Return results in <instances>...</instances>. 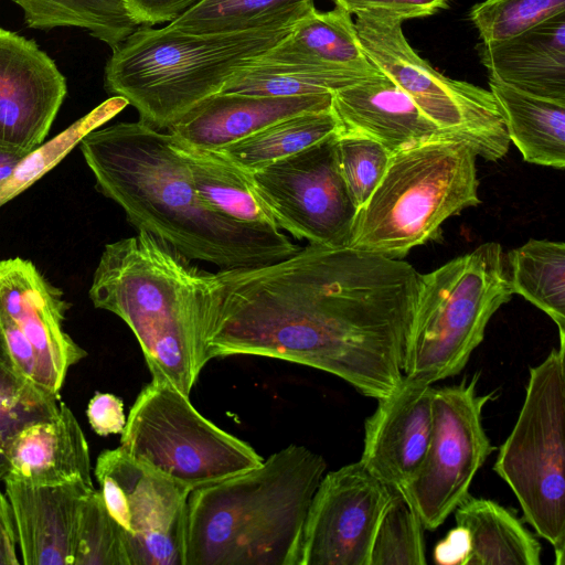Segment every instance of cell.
Returning <instances> with one entry per match:
<instances>
[{"mask_svg":"<svg viewBox=\"0 0 565 565\" xmlns=\"http://www.w3.org/2000/svg\"><path fill=\"white\" fill-rule=\"evenodd\" d=\"M134 459L191 491L262 463L256 450L201 415L166 381L151 380L137 395L120 434Z\"/></svg>","mask_w":565,"mask_h":565,"instance_id":"obj_9","label":"cell"},{"mask_svg":"<svg viewBox=\"0 0 565 565\" xmlns=\"http://www.w3.org/2000/svg\"><path fill=\"white\" fill-rule=\"evenodd\" d=\"M315 0H202L167 25L186 33H222L297 21Z\"/></svg>","mask_w":565,"mask_h":565,"instance_id":"obj_30","label":"cell"},{"mask_svg":"<svg viewBox=\"0 0 565 565\" xmlns=\"http://www.w3.org/2000/svg\"><path fill=\"white\" fill-rule=\"evenodd\" d=\"M212 271L138 232L105 245L89 298L131 329L153 380L185 396L209 363L205 315Z\"/></svg>","mask_w":565,"mask_h":565,"instance_id":"obj_3","label":"cell"},{"mask_svg":"<svg viewBox=\"0 0 565 565\" xmlns=\"http://www.w3.org/2000/svg\"><path fill=\"white\" fill-rule=\"evenodd\" d=\"M58 399L19 374L0 355V482L7 475V440L29 423L54 417Z\"/></svg>","mask_w":565,"mask_h":565,"instance_id":"obj_33","label":"cell"},{"mask_svg":"<svg viewBox=\"0 0 565 565\" xmlns=\"http://www.w3.org/2000/svg\"><path fill=\"white\" fill-rule=\"evenodd\" d=\"M565 12V0H484L475 4L469 18L482 43L513 38Z\"/></svg>","mask_w":565,"mask_h":565,"instance_id":"obj_34","label":"cell"},{"mask_svg":"<svg viewBox=\"0 0 565 565\" xmlns=\"http://www.w3.org/2000/svg\"><path fill=\"white\" fill-rule=\"evenodd\" d=\"M24 565H74L81 516L94 486H33L4 477Z\"/></svg>","mask_w":565,"mask_h":565,"instance_id":"obj_18","label":"cell"},{"mask_svg":"<svg viewBox=\"0 0 565 565\" xmlns=\"http://www.w3.org/2000/svg\"><path fill=\"white\" fill-rule=\"evenodd\" d=\"M28 153L13 146L0 145V184L13 173Z\"/></svg>","mask_w":565,"mask_h":565,"instance_id":"obj_42","label":"cell"},{"mask_svg":"<svg viewBox=\"0 0 565 565\" xmlns=\"http://www.w3.org/2000/svg\"><path fill=\"white\" fill-rule=\"evenodd\" d=\"M175 142L188 162L200 199L209 207L244 225L279 230L257 193L252 172L216 150L194 148L177 139Z\"/></svg>","mask_w":565,"mask_h":565,"instance_id":"obj_25","label":"cell"},{"mask_svg":"<svg viewBox=\"0 0 565 565\" xmlns=\"http://www.w3.org/2000/svg\"><path fill=\"white\" fill-rule=\"evenodd\" d=\"M512 295L507 254L497 242L419 274L404 375L434 384L459 374Z\"/></svg>","mask_w":565,"mask_h":565,"instance_id":"obj_7","label":"cell"},{"mask_svg":"<svg viewBox=\"0 0 565 565\" xmlns=\"http://www.w3.org/2000/svg\"><path fill=\"white\" fill-rule=\"evenodd\" d=\"M94 473L121 530L129 565H184L191 490L120 446L99 454Z\"/></svg>","mask_w":565,"mask_h":565,"instance_id":"obj_11","label":"cell"},{"mask_svg":"<svg viewBox=\"0 0 565 565\" xmlns=\"http://www.w3.org/2000/svg\"><path fill=\"white\" fill-rule=\"evenodd\" d=\"M489 78L565 103V12L503 41L477 45Z\"/></svg>","mask_w":565,"mask_h":565,"instance_id":"obj_22","label":"cell"},{"mask_svg":"<svg viewBox=\"0 0 565 565\" xmlns=\"http://www.w3.org/2000/svg\"><path fill=\"white\" fill-rule=\"evenodd\" d=\"M435 387L404 375L364 424L361 463L391 490L404 491L429 444Z\"/></svg>","mask_w":565,"mask_h":565,"instance_id":"obj_17","label":"cell"},{"mask_svg":"<svg viewBox=\"0 0 565 565\" xmlns=\"http://www.w3.org/2000/svg\"><path fill=\"white\" fill-rule=\"evenodd\" d=\"M473 147L443 138L392 153L385 174L358 210L348 247L403 259L440 238L443 223L480 204Z\"/></svg>","mask_w":565,"mask_h":565,"instance_id":"obj_6","label":"cell"},{"mask_svg":"<svg viewBox=\"0 0 565 565\" xmlns=\"http://www.w3.org/2000/svg\"><path fill=\"white\" fill-rule=\"evenodd\" d=\"M342 131L331 107L284 118L216 151L254 172Z\"/></svg>","mask_w":565,"mask_h":565,"instance_id":"obj_28","label":"cell"},{"mask_svg":"<svg viewBox=\"0 0 565 565\" xmlns=\"http://www.w3.org/2000/svg\"><path fill=\"white\" fill-rule=\"evenodd\" d=\"M337 156L341 175L360 209L385 174L392 152L372 138L342 132L337 140Z\"/></svg>","mask_w":565,"mask_h":565,"instance_id":"obj_36","label":"cell"},{"mask_svg":"<svg viewBox=\"0 0 565 565\" xmlns=\"http://www.w3.org/2000/svg\"><path fill=\"white\" fill-rule=\"evenodd\" d=\"M128 103L115 96L64 131L29 152L13 173L0 184V207L30 188L60 161L92 130L120 111Z\"/></svg>","mask_w":565,"mask_h":565,"instance_id":"obj_31","label":"cell"},{"mask_svg":"<svg viewBox=\"0 0 565 565\" xmlns=\"http://www.w3.org/2000/svg\"><path fill=\"white\" fill-rule=\"evenodd\" d=\"M297 21L198 34L140 25L113 49L105 66V89L136 108L139 120L168 130L274 47Z\"/></svg>","mask_w":565,"mask_h":565,"instance_id":"obj_5","label":"cell"},{"mask_svg":"<svg viewBox=\"0 0 565 565\" xmlns=\"http://www.w3.org/2000/svg\"><path fill=\"white\" fill-rule=\"evenodd\" d=\"M262 58L319 70L344 87L380 72L361 46L352 15L339 7L315 8Z\"/></svg>","mask_w":565,"mask_h":565,"instance_id":"obj_23","label":"cell"},{"mask_svg":"<svg viewBox=\"0 0 565 565\" xmlns=\"http://www.w3.org/2000/svg\"><path fill=\"white\" fill-rule=\"evenodd\" d=\"M18 533L10 502L0 491V565H18Z\"/></svg>","mask_w":565,"mask_h":565,"instance_id":"obj_40","label":"cell"},{"mask_svg":"<svg viewBox=\"0 0 565 565\" xmlns=\"http://www.w3.org/2000/svg\"><path fill=\"white\" fill-rule=\"evenodd\" d=\"M74 565H129L121 530L96 489L83 507Z\"/></svg>","mask_w":565,"mask_h":565,"instance_id":"obj_35","label":"cell"},{"mask_svg":"<svg viewBox=\"0 0 565 565\" xmlns=\"http://www.w3.org/2000/svg\"><path fill=\"white\" fill-rule=\"evenodd\" d=\"M419 273L407 262L308 244L291 256L212 273L205 354L310 366L376 401L404 376Z\"/></svg>","mask_w":565,"mask_h":565,"instance_id":"obj_1","label":"cell"},{"mask_svg":"<svg viewBox=\"0 0 565 565\" xmlns=\"http://www.w3.org/2000/svg\"><path fill=\"white\" fill-rule=\"evenodd\" d=\"M339 135L252 172L277 227L309 244L348 247L351 239L359 209L340 172Z\"/></svg>","mask_w":565,"mask_h":565,"instance_id":"obj_13","label":"cell"},{"mask_svg":"<svg viewBox=\"0 0 565 565\" xmlns=\"http://www.w3.org/2000/svg\"><path fill=\"white\" fill-rule=\"evenodd\" d=\"M424 526L408 497L391 490L372 544L370 565L426 564Z\"/></svg>","mask_w":565,"mask_h":565,"instance_id":"obj_32","label":"cell"},{"mask_svg":"<svg viewBox=\"0 0 565 565\" xmlns=\"http://www.w3.org/2000/svg\"><path fill=\"white\" fill-rule=\"evenodd\" d=\"M36 267L21 257L0 260V311L29 341L39 360L43 387L60 397L71 366L87 352L65 331L68 303Z\"/></svg>","mask_w":565,"mask_h":565,"instance_id":"obj_16","label":"cell"},{"mask_svg":"<svg viewBox=\"0 0 565 565\" xmlns=\"http://www.w3.org/2000/svg\"><path fill=\"white\" fill-rule=\"evenodd\" d=\"M403 20L387 11L355 14V29L370 62L387 75L437 127L465 139L478 157L502 159L510 146L503 117L489 89L446 77L406 40Z\"/></svg>","mask_w":565,"mask_h":565,"instance_id":"obj_10","label":"cell"},{"mask_svg":"<svg viewBox=\"0 0 565 565\" xmlns=\"http://www.w3.org/2000/svg\"><path fill=\"white\" fill-rule=\"evenodd\" d=\"M323 457L291 444L257 467L192 490L184 565H298Z\"/></svg>","mask_w":565,"mask_h":565,"instance_id":"obj_4","label":"cell"},{"mask_svg":"<svg viewBox=\"0 0 565 565\" xmlns=\"http://www.w3.org/2000/svg\"><path fill=\"white\" fill-rule=\"evenodd\" d=\"M7 475L33 486L82 482L94 486L85 435L73 412L60 402L57 414L24 425L3 449Z\"/></svg>","mask_w":565,"mask_h":565,"instance_id":"obj_21","label":"cell"},{"mask_svg":"<svg viewBox=\"0 0 565 565\" xmlns=\"http://www.w3.org/2000/svg\"><path fill=\"white\" fill-rule=\"evenodd\" d=\"M66 90L64 75L33 40L0 28V145L39 147Z\"/></svg>","mask_w":565,"mask_h":565,"instance_id":"obj_15","label":"cell"},{"mask_svg":"<svg viewBox=\"0 0 565 565\" xmlns=\"http://www.w3.org/2000/svg\"><path fill=\"white\" fill-rule=\"evenodd\" d=\"M342 132L372 138L392 153L443 138H458L430 121L387 75L379 72L332 93Z\"/></svg>","mask_w":565,"mask_h":565,"instance_id":"obj_19","label":"cell"},{"mask_svg":"<svg viewBox=\"0 0 565 565\" xmlns=\"http://www.w3.org/2000/svg\"><path fill=\"white\" fill-rule=\"evenodd\" d=\"M390 497L360 460L324 475L307 513L298 565H370Z\"/></svg>","mask_w":565,"mask_h":565,"instance_id":"obj_14","label":"cell"},{"mask_svg":"<svg viewBox=\"0 0 565 565\" xmlns=\"http://www.w3.org/2000/svg\"><path fill=\"white\" fill-rule=\"evenodd\" d=\"M470 551L468 532L457 525L446 537L438 542L434 550V559L443 565H465Z\"/></svg>","mask_w":565,"mask_h":565,"instance_id":"obj_41","label":"cell"},{"mask_svg":"<svg viewBox=\"0 0 565 565\" xmlns=\"http://www.w3.org/2000/svg\"><path fill=\"white\" fill-rule=\"evenodd\" d=\"M565 344L531 367L515 425L499 449L493 470L516 497L527 523L565 554Z\"/></svg>","mask_w":565,"mask_h":565,"instance_id":"obj_8","label":"cell"},{"mask_svg":"<svg viewBox=\"0 0 565 565\" xmlns=\"http://www.w3.org/2000/svg\"><path fill=\"white\" fill-rule=\"evenodd\" d=\"M478 375L435 388L433 425L424 461L403 491L424 529L434 531L469 495L471 482L494 450L482 425L492 394L479 395Z\"/></svg>","mask_w":565,"mask_h":565,"instance_id":"obj_12","label":"cell"},{"mask_svg":"<svg viewBox=\"0 0 565 565\" xmlns=\"http://www.w3.org/2000/svg\"><path fill=\"white\" fill-rule=\"evenodd\" d=\"M488 83L509 139L523 160L564 169L565 103L526 94L490 78Z\"/></svg>","mask_w":565,"mask_h":565,"instance_id":"obj_24","label":"cell"},{"mask_svg":"<svg viewBox=\"0 0 565 565\" xmlns=\"http://www.w3.org/2000/svg\"><path fill=\"white\" fill-rule=\"evenodd\" d=\"M31 29L60 26L84 29L115 49L140 25L129 13L125 0H12Z\"/></svg>","mask_w":565,"mask_h":565,"instance_id":"obj_29","label":"cell"},{"mask_svg":"<svg viewBox=\"0 0 565 565\" xmlns=\"http://www.w3.org/2000/svg\"><path fill=\"white\" fill-rule=\"evenodd\" d=\"M86 415L99 436L121 434L126 425L124 403L110 393H96L87 405Z\"/></svg>","mask_w":565,"mask_h":565,"instance_id":"obj_38","label":"cell"},{"mask_svg":"<svg viewBox=\"0 0 565 565\" xmlns=\"http://www.w3.org/2000/svg\"><path fill=\"white\" fill-rule=\"evenodd\" d=\"M202 0H125L134 20L142 26L170 23Z\"/></svg>","mask_w":565,"mask_h":565,"instance_id":"obj_39","label":"cell"},{"mask_svg":"<svg viewBox=\"0 0 565 565\" xmlns=\"http://www.w3.org/2000/svg\"><path fill=\"white\" fill-rule=\"evenodd\" d=\"M470 539L465 565H540L541 544L518 516L495 501L470 494L455 509Z\"/></svg>","mask_w":565,"mask_h":565,"instance_id":"obj_26","label":"cell"},{"mask_svg":"<svg viewBox=\"0 0 565 565\" xmlns=\"http://www.w3.org/2000/svg\"><path fill=\"white\" fill-rule=\"evenodd\" d=\"M507 265L512 292L544 311L565 344V244L531 238L507 254Z\"/></svg>","mask_w":565,"mask_h":565,"instance_id":"obj_27","label":"cell"},{"mask_svg":"<svg viewBox=\"0 0 565 565\" xmlns=\"http://www.w3.org/2000/svg\"><path fill=\"white\" fill-rule=\"evenodd\" d=\"M78 145L98 191L138 232L190 260L236 269L281 260L300 248L280 230L244 225L209 207L167 130L124 121L89 131Z\"/></svg>","mask_w":565,"mask_h":565,"instance_id":"obj_2","label":"cell"},{"mask_svg":"<svg viewBox=\"0 0 565 565\" xmlns=\"http://www.w3.org/2000/svg\"><path fill=\"white\" fill-rule=\"evenodd\" d=\"M331 105L332 93L270 97L220 92L196 104L167 131L184 145L218 150L278 120Z\"/></svg>","mask_w":565,"mask_h":565,"instance_id":"obj_20","label":"cell"},{"mask_svg":"<svg viewBox=\"0 0 565 565\" xmlns=\"http://www.w3.org/2000/svg\"><path fill=\"white\" fill-rule=\"evenodd\" d=\"M335 7L351 15L360 12L382 10L399 17L403 21L423 18L447 7L448 0H332Z\"/></svg>","mask_w":565,"mask_h":565,"instance_id":"obj_37","label":"cell"}]
</instances>
